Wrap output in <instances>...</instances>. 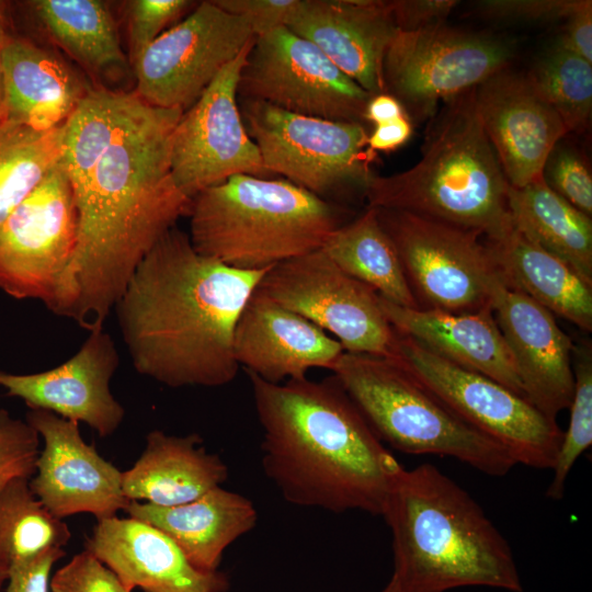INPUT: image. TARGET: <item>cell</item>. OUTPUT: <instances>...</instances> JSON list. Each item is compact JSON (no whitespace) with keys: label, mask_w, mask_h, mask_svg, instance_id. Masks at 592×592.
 I'll return each instance as SVG.
<instances>
[{"label":"cell","mask_w":592,"mask_h":592,"mask_svg":"<svg viewBox=\"0 0 592 592\" xmlns=\"http://www.w3.org/2000/svg\"><path fill=\"white\" fill-rule=\"evenodd\" d=\"M183 111L147 104L134 91L107 146L62 167L78 212V240L49 310L90 331L107 316L136 267L192 200L171 172L170 141Z\"/></svg>","instance_id":"1"},{"label":"cell","mask_w":592,"mask_h":592,"mask_svg":"<svg viewBox=\"0 0 592 592\" xmlns=\"http://www.w3.org/2000/svg\"><path fill=\"white\" fill-rule=\"evenodd\" d=\"M267 270L226 265L200 254L189 234L168 230L113 309L135 371L171 388L231 383L236 325Z\"/></svg>","instance_id":"2"},{"label":"cell","mask_w":592,"mask_h":592,"mask_svg":"<svg viewBox=\"0 0 592 592\" xmlns=\"http://www.w3.org/2000/svg\"><path fill=\"white\" fill-rule=\"evenodd\" d=\"M262 468L295 505L383 514L405 468L332 376L269 383L248 373Z\"/></svg>","instance_id":"3"},{"label":"cell","mask_w":592,"mask_h":592,"mask_svg":"<svg viewBox=\"0 0 592 592\" xmlns=\"http://www.w3.org/2000/svg\"><path fill=\"white\" fill-rule=\"evenodd\" d=\"M382 516L401 592L487 587L522 592L506 539L470 494L431 464L399 474Z\"/></svg>","instance_id":"4"},{"label":"cell","mask_w":592,"mask_h":592,"mask_svg":"<svg viewBox=\"0 0 592 592\" xmlns=\"http://www.w3.org/2000/svg\"><path fill=\"white\" fill-rule=\"evenodd\" d=\"M475 89L444 102L418 163L391 175H372L364 192L367 206L434 219L487 241L513 228L510 185L477 114Z\"/></svg>","instance_id":"5"},{"label":"cell","mask_w":592,"mask_h":592,"mask_svg":"<svg viewBox=\"0 0 592 592\" xmlns=\"http://www.w3.org/2000/svg\"><path fill=\"white\" fill-rule=\"evenodd\" d=\"M349 214L285 179L237 174L192 198L189 237L200 254L265 270L321 249Z\"/></svg>","instance_id":"6"},{"label":"cell","mask_w":592,"mask_h":592,"mask_svg":"<svg viewBox=\"0 0 592 592\" xmlns=\"http://www.w3.org/2000/svg\"><path fill=\"white\" fill-rule=\"evenodd\" d=\"M330 371L379 440L400 452L449 456L497 477L517 464L505 447L465 422L399 361L343 352Z\"/></svg>","instance_id":"7"},{"label":"cell","mask_w":592,"mask_h":592,"mask_svg":"<svg viewBox=\"0 0 592 592\" xmlns=\"http://www.w3.org/2000/svg\"><path fill=\"white\" fill-rule=\"evenodd\" d=\"M238 103L271 175L337 205L351 193L364 196L375 174L366 125L294 114L258 100L238 98Z\"/></svg>","instance_id":"8"},{"label":"cell","mask_w":592,"mask_h":592,"mask_svg":"<svg viewBox=\"0 0 592 592\" xmlns=\"http://www.w3.org/2000/svg\"><path fill=\"white\" fill-rule=\"evenodd\" d=\"M374 208L420 309L492 308L494 291L505 281L479 234L406 212Z\"/></svg>","instance_id":"9"},{"label":"cell","mask_w":592,"mask_h":592,"mask_svg":"<svg viewBox=\"0 0 592 592\" xmlns=\"http://www.w3.org/2000/svg\"><path fill=\"white\" fill-rule=\"evenodd\" d=\"M399 362L415 378L465 422L505 447L517 464L553 468L562 436L556 419L497 380L462 367L411 338L399 334Z\"/></svg>","instance_id":"10"},{"label":"cell","mask_w":592,"mask_h":592,"mask_svg":"<svg viewBox=\"0 0 592 592\" xmlns=\"http://www.w3.org/2000/svg\"><path fill=\"white\" fill-rule=\"evenodd\" d=\"M513 45L503 38L444 23L413 32L398 31L384 59L386 93L412 121L436 114L439 103L477 88L509 68Z\"/></svg>","instance_id":"11"},{"label":"cell","mask_w":592,"mask_h":592,"mask_svg":"<svg viewBox=\"0 0 592 592\" xmlns=\"http://www.w3.org/2000/svg\"><path fill=\"white\" fill-rule=\"evenodd\" d=\"M257 289L338 340L344 352L400 361L399 334L379 295L318 249L266 271Z\"/></svg>","instance_id":"12"},{"label":"cell","mask_w":592,"mask_h":592,"mask_svg":"<svg viewBox=\"0 0 592 592\" xmlns=\"http://www.w3.org/2000/svg\"><path fill=\"white\" fill-rule=\"evenodd\" d=\"M372 96L314 43L286 26L255 36L238 83L239 99L366 126L365 109Z\"/></svg>","instance_id":"13"},{"label":"cell","mask_w":592,"mask_h":592,"mask_svg":"<svg viewBox=\"0 0 592 592\" xmlns=\"http://www.w3.org/2000/svg\"><path fill=\"white\" fill-rule=\"evenodd\" d=\"M254 37L248 18L197 2L133 62L134 92L149 105L184 112Z\"/></svg>","instance_id":"14"},{"label":"cell","mask_w":592,"mask_h":592,"mask_svg":"<svg viewBox=\"0 0 592 592\" xmlns=\"http://www.w3.org/2000/svg\"><path fill=\"white\" fill-rule=\"evenodd\" d=\"M77 240L76 200L60 161L0 226V291L48 309Z\"/></svg>","instance_id":"15"},{"label":"cell","mask_w":592,"mask_h":592,"mask_svg":"<svg viewBox=\"0 0 592 592\" xmlns=\"http://www.w3.org/2000/svg\"><path fill=\"white\" fill-rule=\"evenodd\" d=\"M255 38V37H254ZM251 41L184 111L170 141L174 182L189 198L237 174L271 179L239 109L238 83Z\"/></svg>","instance_id":"16"},{"label":"cell","mask_w":592,"mask_h":592,"mask_svg":"<svg viewBox=\"0 0 592 592\" xmlns=\"http://www.w3.org/2000/svg\"><path fill=\"white\" fill-rule=\"evenodd\" d=\"M25 420L44 443L29 485L54 516L89 513L102 521L125 510L123 471L82 439L78 422L42 409H29Z\"/></svg>","instance_id":"17"},{"label":"cell","mask_w":592,"mask_h":592,"mask_svg":"<svg viewBox=\"0 0 592 592\" xmlns=\"http://www.w3.org/2000/svg\"><path fill=\"white\" fill-rule=\"evenodd\" d=\"M118 366L115 342L100 326L89 331L69 360L54 368L31 374L0 369V387L7 396L22 399L29 409L83 422L101 437H107L125 418L124 407L110 388Z\"/></svg>","instance_id":"18"},{"label":"cell","mask_w":592,"mask_h":592,"mask_svg":"<svg viewBox=\"0 0 592 592\" xmlns=\"http://www.w3.org/2000/svg\"><path fill=\"white\" fill-rule=\"evenodd\" d=\"M475 105L509 185L543 178L547 158L568 132L526 76L509 68L497 72L475 89Z\"/></svg>","instance_id":"19"},{"label":"cell","mask_w":592,"mask_h":592,"mask_svg":"<svg viewBox=\"0 0 592 592\" xmlns=\"http://www.w3.org/2000/svg\"><path fill=\"white\" fill-rule=\"evenodd\" d=\"M492 311L514 360L525 398L556 419L569 408L573 395L571 338L549 310L505 283L494 291Z\"/></svg>","instance_id":"20"},{"label":"cell","mask_w":592,"mask_h":592,"mask_svg":"<svg viewBox=\"0 0 592 592\" xmlns=\"http://www.w3.org/2000/svg\"><path fill=\"white\" fill-rule=\"evenodd\" d=\"M285 26L369 94L386 93L384 59L398 32L389 1L299 0Z\"/></svg>","instance_id":"21"},{"label":"cell","mask_w":592,"mask_h":592,"mask_svg":"<svg viewBox=\"0 0 592 592\" xmlns=\"http://www.w3.org/2000/svg\"><path fill=\"white\" fill-rule=\"evenodd\" d=\"M239 366L269 383L307 377L311 368L330 369L344 352L323 330L255 289L234 334Z\"/></svg>","instance_id":"22"},{"label":"cell","mask_w":592,"mask_h":592,"mask_svg":"<svg viewBox=\"0 0 592 592\" xmlns=\"http://www.w3.org/2000/svg\"><path fill=\"white\" fill-rule=\"evenodd\" d=\"M84 546L130 591L227 592L230 585L226 573L195 568L167 534L130 516L98 521Z\"/></svg>","instance_id":"23"},{"label":"cell","mask_w":592,"mask_h":592,"mask_svg":"<svg viewBox=\"0 0 592 592\" xmlns=\"http://www.w3.org/2000/svg\"><path fill=\"white\" fill-rule=\"evenodd\" d=\"M379 304L399 334L525 397L514 360L492 308L475 312H447L401 307L380 296Z\"/></svg>","instance_id":"24"},{"label":"cell","mask_w":592,"mask_h":592,"mask_svg":"<svg viewBox=\"0 0 592 592\" xmlns=\"http://www.w3.org/2000/svg\"><path fill=\"white\" fill-rule=\"evenodd\" d=\"M5 121L36 130L62 125L90 87L55 52L13 36L2 48Z\"/></svg>","instance_id":"25"},{"label":"cell","mask_w":592,"mask_h":592,"mask_svg":"<svg viewBox=\"0 0 592 592\" xmlns=\"http://www.w3.org/2000/svg\"><path fill=\"white\" fill-rule=\"evenodd\" d=\"M227 477V465L217 454L207 452L198 434L152 430L139 458L122 473V487L129 501L167 508L221 487Z\"/></svg>","instance_id":"26"},{"label":"cell","mask_w":592,"mask_h":592,"mask_svg":"<svg viewBox=\"0 0 592 592\" xmlns=\"http://www.w3.org/2000/svg\"><path fill=\"white\" fill-rule=\"evenodd\" d=\"M124 512L162 531L203 571L218 570L224 550L251 531L258 519L248 498L223 487L174 506L130 501Z\"/></svg>","instance_id":"27"},{"label":"cell","mask_w":592,"mask_h":592,"mask_svg":"<svg viewBox=\"0 0 592 592\" xmlns=\"http://www.w3.org/2000/svg\"><path fill=\"white\" fill-rule=\"evenodd\" d=\"M506 283L583 331L592 330V284L569 264L513 228L487 241Z\"/></svg>","instance_id":"28"},{"label":"cell","mask_w":592,"mask_h":592,"mask_svg":"<svg viewBox=\"0 0 592 592\" xmlns=\"http://www.w3.org/2000/svg\"><path fill=\"white\" fill-rule=\"evenodd\" d=\"M513 225L542 248L569 264L592 284V220L556 194L540 178L509 186Z\"/></svg>","instance_id":"29"},{"label":"cell","mask_w":592,"mask_h":592,"mask_svg":"<svg viewBox=\"0 0 592 592\" xmlns=\"http://www.w3.org/2000/svg\"><path fill=\"white\" fill-rule=\"evenodd\" d=\"M21 7L54 45L89 72L126 62L114 18L104 1L34 0Z\"/></svg>","instance_id":"30"},{"label":"cell","mask_w":592,"mask_h":592,"mask_svg":"<svg viewBox=\"0 0 592 592\" xmlns=\"http://www.w3.org/2000/svg\"><path fill=\"white\" fill-rule=\"evenodd\" d=\"M322 249L341 270L384 299L401 307L419 308L397 250L374 207L367 206L360 216L339 227Z\"/></svg>","instance_id":"31"},{"label":"cell","mask_w":592,"mask_h":592,"mask_svg":"<svg viewBox=\"0 0 592 592\" xmlns=\"http://www.w3.org/2000/svg\"><path fill=\"white\" fill-rule=\"evenodd\" d=\"M65 123L49 130L0 125V226L62 158Z\"/></svg>","instance_id":"32"},{"label":"cell","mask_w":592,"mask_h":592,"mask_svg":"<svg viewBox=\"0 0 592 592\" xmlns=\"http://www.w3.org/2000/svg\"><path fill=\"white\" fill-rule=\"evenodd\" d=\"M29 480H13L0 496V560L8 567L49 548H64L71 537L68 525L42 504Z\"/></svg>","instance_id":"33"},{"label":"cell","mask_w":592,"mask_h":592,"mask_svg":"<svg viewBox=\"0 0 592 592\" xmlns=\"http://www.w3.org/2000/svg\"><path fill=\"white\" fill-rule=\"evenodd\" d=\"M568 134L587 129L592 112V64L555 44L525 75Z\"/></svg>","instance_id":"34"},{"label":"cell","mask_w":592,"mask_h":592,"mask_svg":"<svg viewBox=\"0 0 592 592\" xmlns=\"http://www.w3.org/2000/svg\"><path fill=\"white\" fill-rule=\"evenodd\" d=\"M574 388L571 399L569 425L562 432L559 449L553 465V479L546 496L553 500L563 498L568 475L576 460L592 444V349L590 343L573 348Z\"/></svg>","instance_id":"35"},{"label":"cell","mask_w":592,"mask_h":592,"mask_svg":"<svg viewBox=\"0 0 592 592\" xmlns=\"http://www.w3.org/2000/svg\"><path fill=\"white\" fill-rule=\"evenodd\" d=\"M128 58L133 64L166 27L172 26L196 5L190 0H132L125 2Z\"/></svg>","instance_id":"36"},{"label":"cell","mask_w":592,"mask_h":592,"mask_svg":"<svg viewBox=\"0 0 592 592\" xmlns=\"http://www.w3.org/2000/svg\"><path fill=\"white\" fill-rule=\"evenodd\" d=\"M39 435L26 420L0 408V496L15 479H31L39 454Z\"/></svg>","instance_id":"37"},{"label":"cell","mask_w":592,"mask_h":592,"mask_svg":"<svg viewBox=\"0 0 592 592\" xmlns=\"http://www.w3.org/2000/svg\"><path fill=\"white\" fill-rule=\"evenodd\" d=\"M546 184L578 210L592 215V177L587 162L572 147L558 143L543 170Z\"/></svg>","instance_id":"38"},{"label":"cell","mask_w":592,"mask_h":592,"mask_svg":"<svg viewBox=\"0 0 592 592\" xmlns=\"http://www.w3.org/2000/svg\"><path fill=\"white\" fill-rule=\"evenodd\" d=\"M49 589L52 592H132L86 548L55 572Z\"/></svg>","instance_id":"39"},{"label":"cell","mask_w":592,"mask_h":592,"mask_svg":"<svg viewBox=\"0 0 592 592\" xmlns=\"http://www.w3.org/2000/svg\"><path fill=\"white\" fill-rule=\"evenodd\" d=\"M579 0H482L477 12L487 19L508 22H554L566 20Z\"/></svg>","instance_id":"40"},{"label":"cell","mask_w":592,"mask_h":592,"mask_svg":"<svg viewBox=\"0 0 592 592\" xmlns=\"http://www.w3.org/2000/svg\"><path fill=\"white\" fill-rule=\"evenodd\" d=\"M213 1L231 14L248 18L257 36L278 26H285L299 0Z\"/></svg>","instance_id":"41"},{"label":"cell","mask_w":592,"mask_h":592,"mask_svg":"<svg viewBox=\"0 0 592 592\" xmlns=\"http://www.w3.org/2000/svg\"><path fill=\"white\" fill-rule=\"evenodd\" d=\"M457 4L456 0L389 1L394 21L401 32H413L444 23Z\"/></svg>","instance_id":"42"},{"label":"cell","mask_w":592,"mask_h":592,"mask_svg":"<svg viewBox=\"0 0 592 592\" xmlns=\"http://www.w3.org/2000/svg\"><path fill=\"white\" fill-rule=\"evenodd\" d=\"M65 556L64 548H49L9 567L4 592H48L54 563Z\"/></svg>","instance_id":"43"},{"label":"cell","mask_w":592,"mask_h":592,"mask_svg":"<svg viewBox=\"0 0 592 592\" xmlns=\"http://www.w3.org/2000/svg\"><path fill=\"white\" fill-rule=\"evenodd\" d=\"M565 22L556 44L592 64V1L579 0Z\"/></svg>","instance_id":"44"},{"label":"cell","mask_w":592,"mask_h":592,"mask_svg":"<svg viewBox=\"0 0 592 592\" xmlns=\"http://www.w3.org/2000/svg\"><path fill=\"white\" fill-rule=\"evenodd\" d=\"M413 125L408 115L375 125L367 139V152L376 159L378 151L389 152L403 146L412 136Z\"/></svg>","instance_id":"45"},{"label":"cell","mask_w":592,"mask_h":592,"mask_svg":"<svg viewBox=\"0 0 592 592\" xmlns=\"http://www.w3.org/2000/svg\"><path fill=\"white\" fill-rule=\"evenodd\" d=\"M407 115L401 103L389 93L373 95L365 109V121L379 125Z\"/></svg>","instance_id":"46"},{"label":"cell","mask_w":592,"mask_h":592,"mask_svg":"<svg viewBox=\"0 0 592 592\" xmlns=\"http://www.w3.org/2000/svg\"><path fill=\"white\" fill-rule=\"evenodd\" d=\"M8 2L0 1V48H2L13 36L12 22L10 19Z\"/></svg>","instance_id":"47"},{"label":"cell","mask_w":592,"mask_h":592,"mask_svg":"<svg viewBox=\"0 0 592 592\" xmlns=\"http://www.w3.org/2000/svg\"><path fill=\"white\" fill-rule=\"evenodd\" d=\"M2 48H0V125L5 122V117H4L5 92H4V78H3V68H2Z\"/></svg>","instance_id":"48"},{"label":"cell","mask_w":592,"mask_h":592,"mask_svg":"<svg viewBox=\"0 0 592 592\" xmlns=\"http://www.w3.org/2000/svg\"><path fill=\"white\" fill-rule=\"evenodd\" d=\"M9 567L0 560V592H2L3 585L8 579Z\"/></svg>","instance_id":"49"},{"label":"cell","mask_w":592,"mask_h":592,"mask_svg":"<svg viewBox=\"0 0 592 592\" xmlns=\"http://www.w3.org/2000/svg\"><path fill=\"white\" fill-rule=\"evenodd\" d=\"M380 592H401V591L398 588L397 582L392 578H390L388 583L383 588Z\"/></svg>","instance_id":"50"}]
</instances>
